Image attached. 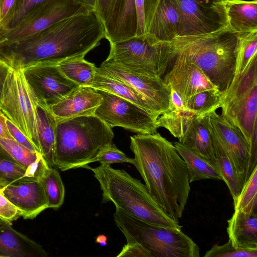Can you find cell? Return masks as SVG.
Instances as JSON below:
<instances>
[{"label":"cell","mask_w":257,"mask_h":257,"mask_svg":"<svg viewBox=\"0 0 257 257\" xmlns=\"http://www.w3.org/2000/svg\"><path fill=\"white\" fill-rule=\"evenodd\" d=\"M102 98L96 89L80 86L63 99L50 106L57 121L84 115H94Z\"/></svg>","instance_id":"obj_18"},{"label":"cell","mask_w":257,"mask_h":257,"mask_svg":"<svg viewBox=\"0 0 257 257\" xmlns=\"http://www.w3.org/2000/svg\"><path fill=\"white\" fill-rule=\"evenodd\" d=\"M38 134L41 154L50 168H54L57 120L50 107L39 100L37 105Z\"/></svg>","instance_id":"obj_24"},{"label":"cell","mask_w":257,"mask_h":257,"mask_svg":"<svg viewBox=\"0 0 257 257\" xmlns=\"http://www.w3.org/2000/svg\"><path fill=\"white\" fill-rule=\"evenodd\" d=\"M239 34L227 27L210 34L178 36L168 44L174 54L197 65L224 92L234 75Z\"/></svg>","instance_id":"obj_3"},{"label":"cell","mask_w":257,"mask_h":257,"mask_svg":"<svg viewBox=\"0 0 257 257\" xmlns=\"http://www.w3.org/2000/svg\"><path fill=\"white\" fill-rule=\"evenodd\" d=\"M256 49L257 31L239 33L233 79L245 70L251 60L256 55Z\"/></svg>","instance_id":"obj_34"},{"label":"cell","mask_w":257,"mask_h":257,"mask_svg":"<svg viewBox=\"0 0 257 257\" xmlns=\"http://www.w3.org/2000/svg\"><path fill=\"white\" fill-rule=\"evenodd\" d=\"M77 3L85 7L89 11H93L96 0H75Z\"/></svg>","instance_id":"obj_49"},{"label":"cell","mask_w":257,"mask_h":257,"mask_svg":"<svg viewBox=\"0 0 257 257\" xmlns=\"http://www.w3.org/2000/svg\"><path fill=\"white\" fill-rule=\"evenodd\" d=\"M90 87L107 91L130 101L158 117L161 115L157 107L151 101L123 82L96 72Z\"/></svg>","instance_id":"obj_25"},{"label":"cell","mask_w":257,"mask_h":257,"mask_svg":"<svg viewBox=\"0 0 257 257\" xmlns=\"http://www.w3.org/2000/svg\"><path fill=\"white\" fill-rule=\"evenodd\" d=\"M115 0H96L94 12L103 25L106 22Z\"/></svg>","instance_id":"obj_44"},{"label":"cell","mask_w":257,"mask_h":257,"mask_svg":"<svg viewBox=\"0 0 257 257\" xmlns=\"http://www.w3.org/2000/svg\"><path fill=\"white\" fill-rule=\"evenodd\" d=\"M0 191L25 219H33L48 208L47 200L40 180L10 184L1 188Z\"/></svg>","instance_id":"obj_16"},{"label":"cell","mask_w":257,"mask_h":257,"mask_svg":"<svg viewBox=\"0 0 257 257\" xmlns=\"http://www.w3.org/2000/svg\"><path fill=\"white\" fill-rule=\"evenodd\" d=\"M48 202V208L58 209L64 202L65 187L58 170L48 169L40 180Z\"/></svg>","instance_id":"obj_33"},{"label":"cell","mask_w":257,"mask_h":257,"mask_svg":"<svg viewBox=\"0 0 257 257\" xmlns=\"http://www.w3.org/2000/svg\"><path fill=\"white\" fill-rule=\"evenodd\" d=\"M21 216L17 208L0 191V218L12 222Z\"/></svg>","instance_id":"obj_41"},{"label":"cell","mask_w":257,"mask_h":257,"mask_svg":"<svg viewBox=\"0 0 257 257\" xmlns=\"http://www.w3.org/2000/svg\"><path fill=\"white\" fill-rule=\"evenodd\" d=\"M172 53L173 57L170 64L172 65L163 80L170 89L178 93L184 104L190 97L202 91L219 90L197 65L185 57Z\"/></svg>","instance_id":"obj_15"},{"label":"cell","mask_w":257,"mask_h":257,"mask_svg":"<svg viewBox=\"0 0 257 257\" xmlns=\"http://www.w3.org/2000/svg\"><path fill=\"white\" fill-rule=\"evenodd\" d=\"M173 1L179 16L178 36L210 34L228 27L223 0Z\"/></svg>","instance_id":"obj_11"},{"label":"cell","mask_w":257,"mask_h":257,"mask_svg":"<svg viewBox=\"0 0 257 257\" xmlns=\"http://www.w3.org/2000/svg\"><path fill=\"white\" fill-rule=\"evenodd\" d=\"M17 0H0V29L13 11Z\"/></svg>","instance_id":"obj_45"},{"label":"cell","mask_w":257,"mask_h":257,"mask_svg":"<svg viewBox=\"0 0 257 257\" xmlns=\"http://www.w3.org/2000/svg\"><path fill=\"white\" fill-rule=\"evenodd\" d=\"M95 162L110 165L113 163H128L134 165L135 163L134 158H128L112 143L89 160L88 164Z\"/></svg>","instance_id":"obj_40"},{"label":"cell","mask_w":257,"mask_h":257,"mask_svg":"<svg viewBox=\"0 0 257 257\" xmlns=\"http://www.w3.org/2000/svg\"><path fill=\"white\" fill-rule=\"evenodd\" d=\"M135 1L138 17L136 36L145 35L148 33L159 0H135Z\"/></svg>","instance_id":"obj_38"},{"label":"cell","mask_w":257,"mask_h":257,"mask_svg":"<svg viewBox=\"0 0 257 257\" xmlns=\"http://www.w3.org/2000/svg\"><path fill=\"white\" fill-rule=\"evenodd\" d=\"M221 109V115L239 130L249 148L257 131V85Z\"/></svg>","instance_id":"obj_17"},{"label":"cell","mask_w":257,"mask_h":257,"mask_svg":"<svg viewBox=\"0 0 257 257\" xmlns=\"http://www.w3.org/2000/svg\"><path fill=\"white\" fill-rule=\"evenodd\" d=\"M12 222L0 220V257H47L37 242L15 230Z\"/></svg>","instance_id":"obj_20"},{"label":"cell","mask_w":257,"mask_h":257,"mask_svg":"<svg viewBox=\"0 0 257 257\" xmlns=\"http://www.w3.org/2000/svg\"><path fill=\"white\" fill-rule=\"evenodd\" d=\"M83 168L93 172L102 191V203L112 202L115 207L145 221L164 227L181 229L170 217L149 191L146 185L123 170L100 163L96 168Z\"/></svg>","instance_id":"obj_4"},{"label":"cell","mask_w":257,"mask_h":257,"mask_svg":"<svg viewBox=\"0 0 257 257\" xmlns=\"http://www.w3.org/2000/svg\"><path fill=\"white\" fill-rule=\"evenodd\" d=\"M62 73L69 80L79 86H91L96 67L84 57L70 59L57 64Z\"/></svg>","instance_id":"obj_29"},{"label":"cell","mask_w":257,"mask_h":257,"mask_svg":"<svg viewBox=\"0 0 257 257\" xmlns=\"http://www.w3.org/2000/svg\"><path fill=\"white\" fill-rule=\"evenodd\" d=\"M116 257H153L151 253L139 243L127 242Z\"/></svg>","instance_id":"obj_42"},{"label":"cell","mask_w":257,"mask_h":257,"mask_svg":"<svg viewBox=\"0 0 257 257\" xmlns=\"http://www.w3.org/2000/svg\"><path fill=\"white\" fill-rule=\"evenodd\" d=\"M105 38L103 25L94 11L61 20L27 39L0 50L12 67L37 63L58 64L84 57Z\"/></svg>","instance_id":"obj_1"},{"label":"cell","mask_w":257,"mask_h":257,"mask_svg":"<svg viewBox=\"0 0 257 257\" xmlns=\"http://www.w3.org/2000/svg\"><path fill=\"white\" fill-rule=\"evenodd\" d=\"M234 206V210L257 213V167L243 185Z\"/></svg>","instance_id":"obj_36"},{"label":"cell","mask_w":257,"mask_h":257,"mask_svg":"<svg viewBox=\"0 0 257 257\" xmlns=\"http://www.w3.org/2000/svg\"><path fill=\"white\" fill-rule=\"evenodd\" d=\"M174 145L186 165L190 183L204 179L222 180L209 161L179 142Z\"/></svg>","instance_id":"obj_28"},{"label":"cell","mask_w":257,"mask_h":257,"mask_svg":"<svg viewBox=\"0 0 257 257\" xmlns=\"http://www.w3.org/2000/svg\"><path fill=\"white\" fill-rule=\"evenodd\" d=\"M6 116L0 110V138L14 140L6 124Z\"/></svg>","instance_id":"obj_48"},{"label":"cell","mask_w":257,"mask_h":257,"mask_svg":"<svg viewBox=\"0 0 257 257\" xmlns=\"http://www.w3.org/2000/svg\"><path fill=\"white\" fill-rule=\"evenodd\" d=\"M90 12L75 0H47L14 28L0 32V50L22 41L61 20Z\"/></svg>","instance_id":"obj_9"},{"label":"cell","mask_w":257,"mask_h":257,"mask_svg":"<svg viewBox=\"0 0 257 257\" xmlns=\"http://www.w3.org/2000/svg\"><path fill=\"white\" fill-rule=\"evenodd\" d=\"M0 146L39 180L51 168L40 153L32 152L15 140L0 138Z\"/></svg>","instance_id":"obj_27"},{"label":"cell","mask_w":257,"mask_h":257,"mask_svg":"<svg viewBox=\"0 0 257 257\" xmlns=\"http://www.w3.org/2000/svg\"><path fill=\"white\" fill-rule=\"evenodd\" d=\"M228 28L242 33L257 31V0H224Z\"/></svg>","instance_id":"obj_26"},{"label":"cell","mask_w":257,"mask_h":257,"mask_svg":"<svg viewBox=\"0 0 257 257\" xmlns=\"http://www.w3.org/2000/svg\"><path fill=\"white\" fill-rule=\"evenodd\" d=\"M107 238L104 235H99L96 239V242L99 243L101 246H105L106 244Z\"/></svg>","instance_id":"obj_50"},{"label":"cell","mask_w":257,"mask_h":257,"mask_svg":"<svg viewBox=\"0 0 257 257\" xmlns=\"http://www.w3.org/2000/svg\"><path fill=\"white\" fill-rule=\"evenodd\" d=\"M215 158L210 162L227 185L233 203L240 194L243 185L240 178L220 148L213 146Z\"/></svg>","instance_id":"obj_30"},{"label":"cell","mask_w":257,"mask_h":257,"mask_svg":"<svg viewBox=\"0 0 257 257\" xmlns=\"http://www.w3.org/2000/svg\"><path fill=\"white\" fill-rule=\"evenodd\" d=\"M223 92L216 89L202 91L190 97L185 103L187 108L196 115H202L220 107Z\"/></svg>","instance_id":"obj_32"},{"label":"cell","mask_w":257,"mask_h":257,"mask_svg":"<svg viewBox=\"0 0 257 257\" xmlns=\"http://www.w3.org/2000/svg\"><path fill=\"white\" fill-rule=\"evenodd\" d=\"M170 98L168 110L175 111L188 110L182 97L178 93L172 88H170Z\"/></svg>","instance_id":"obj_46"},{"label":"cell","mask_w":257,"mask_h":257,"mask_svg":"<svg viewBox=\"0 0 257 257\" xmlns=\"http://www.w3.org/2000/svg\"><path fill=\"white\" fill-rule=\"evenodd\" d=\"M47 0H17L15 6L0 32L10 30Z\"/></svg>","instance_id":"obj_37"},{"label":"cell","mask_w":257,"mask_h":257,"mask_svg":"<svg viewBox=\"0 0 257 257\" xmlns=\"http://www.w3.org/2000/svg\"><path fill=\"white\" fill-rule=\"evenodd\" d=\"M6 124L11 136L18 143L34 152L39 153L35 146L27 137L9 119H6Z\"/></svg>","instance_id":"obj_43"},{"label":"cell","mask_w":257,"mask_h":257,"mask_svg":"<svg viewBox=\"0 0 257 257\" xmlns=\"http://www.w3.org/2000/svg\"><path fill=\"white\" fill-rule=\"evenodd\" d=\"M23 69L39 100L49 107L80 86L67 78L56 64L37 63Z\"/></svg>","instance_id":"obj_12"},{"label":"cell","mask_w":257,"mask_h":257,"mask_svg":"<svg viewBox=\"0 0 257 257\" xmlns=\"http://www.w3.org/2000/svg\"><path fill=\"white\" fill-rule=\"evenodd\" d=\"M204 257H257V249L234 246L231 240L222 245L215 244L203 255Z\"/></svg>","instance_id":"obj_39"},{"label":"cell","mask_w":257,"mask_h":257,"mask_svg":"<svg viewBox=\"0 0 257 257\" xmlns=\"http://www.w3.org/2000/svg\"><path fill=\"white\" fill-rule=\"evenodd\" d=\"M38 101L23 69L11 67L3 90L0 110L41 153L37 119Z\"/></svg>","instance_id":"obj_8"},{"label":"cell","mask_w":257,"mask_h":257,"mask_svg":"<svg viewBox=\"0 0 257 257\" xmlns=\"http://www.w3.org/2000/svg\"><path fill=\"white\" fill-rule=\"evenodd\" d=\"M2 220L1 218H0V220Z\"/></svg>","instance_id":"obj_52"},{"label":"cell","mask_w":257,"mask_h":257,"mask_svg":"<svg viewBox=\"0 0 257 257\" xmlns=\"http://www.w3.org/2000/svg\"><path fill=\"white\" fill-rule=\"evenodd\" d=\"M196 115L188 109L185 111L168 110L157 119L159 127L167 129L171 135L180 141L184 136L191 122Z\"/></svg>","instance_id":"obj_31"},{"label":"cell","mask_w":257,"mask_h":257,"mask_svg":"<svg viewBox=\"0 0 257 257\" xmlns=\"http://www.w3.org/2000/svg\"><path fill=\"white\" fill-rule=\"evenodd\" d=\"M209 115L210 113L196 115L179 142L211 162L215 155Z\"/></svg>","instance_id":"obj_22"},{"label":"cell","mask_w":257,"mask_h":257,"mask_svg":"<svg viewBox=\"0 0 257 257\" xmlns=\"http://www.w3.org/2000/svg\"><path fill=\"white\" fill-rule=\"evenodd\" d=\"M11 66L0 57V102L4 84Z\"/></svg>","instance_id":"obj_47"},{"label":"cell","mask_w":257,"mask_h":257,"mask_svg":"<svg viewBox=\"0 0 257 257\" xmlns=\"http://www.w3.org/2000/svg\"><path fill=\"white\" fill-rule=\"evenodd\" d=\"M109 44L136 36L138 17L135 0H115L103 26Z\"/></svg>","instance_id":"obj_19"},{"label":"cell","mask_w":257,"mask_h":257,"mask_svg":"<svg viewBox=\"0 0 257 257\" xmlns=\"http://www.w3.org/2000/svg\"><path fill=\"white\" fill-rule=\"evenodd\" d=\"M96 90L102 100L94 115L110 127H121L142 134L157 133L158 116L130 101L106 91Z\"/></svg>","instance_id":"obj_10"},{"label":"cell","mask_w":257,"mask_h":257,"mask_svg":"<svg viewBox=\"0 0 257 257\" xmlns=\"http://www.w3.org/2000/svg\"><path fill=\"white\" fill-rule=\"evenodd\" d=\"M0 157L9 160H15L1 146H0Z\"/></svg>","instance_id":"obj_51"},{"label":"cell","mask_w":257,"mask_h":257,"mask_svg":"<svg viewBox=\"0 0 257 257\" xmlns=\"http://www.w3.org/2000/svg\"><path fill=\"white\" fill-rule=\"evenodd\" d=\"M224 1V0H223Z\"/></svg>","instance_id":"obj_53"},{"label":"cell","mask_w":257,"mask_h":257,"mask_svg":"<svg viewBox=\"0 0 257 257\" xmlns=\"http://www.w3.org/2000/svg\"><path fill=\"white\" fill-rule=\"evenodd\" d=\"M113 138L111 128L95 115L58 121L54 166L62 171L83 168L111 144Z\"/></svg>","instance_id":"obj_5"},{"label":"cell","mask_w":257,"mask_h":257,"mask_svg":"<svg viewBox=\"0 0 257 257\" xmlns=\"http://www.w3.org/2000/svg\"><path fill=\"white\" fill-rule=\"evenodd\" d=\"M38 180L30 170L16 161L0 157V188L21 181Z\"/></svg>","instance_id":"obj_35"},{"label":"cell","mask_w":257,"mask_h":257,"mask_svg":"<svg viewBox=\"0 0 257 257\" xmlns=\"http://www.w3.org/2000/svg\"><path fill=\"white\" fill-rule=\"evenodd\" d=\"M209 119L215 140L244 185L248 180L249 159V148L246 140L238 129L216 111L210 113Z\"/></svg>","instance_id":"obj_13"},{"label":"cell","mask_w":257,"mask_h":257,"mask_svg":"<svg viewBox=\"0 0 257 257\" xmlns=\"http://www.w3.org/2000/svg\"><path fill=\"white\" fill-rule=\"evenodd\" d=\"M179 16L173 0H159L147 34L158 42H169L178 36Z\"/></svg>","instance_id":"obj_21"},{"label":"cell","mask_w":257,"mask_h":257,"mask_svg":"<svg viewBox=\"0 0 257 257\" xmlns=\"http://www.w3.org/2000/svg\"><path fill=\"white\" fill-rule=\"evenodd\" d=\"M227 222V232L234 246L257 249V213L234 210Z\"/></svg>","instance_id":"obj_23"},{"label":"cell","mask_w":257,"mask_h":257,"mask_svg":"<svg viewBox=\"0 0 257 257\" xmlns=\"http://www.w3.org/2000/svg\"><path fill=\"white\" fill-rule=\"evenodd\" d=\"M96 72L131 85L151 101L161 114L168 110L171 90L162 77L132 71L105 62L96 67Z\"/></svg>","instance_id":"obj_14"},{"label":"cell","mask_w":257,"mask_h":257,"mask_svg":"<svg viewBox=\"0 0 257 257\" xmlns=\"http://www.w3.org/2000/svg\"><path fill=\"white\" fill-rule=\"evenodd\" d=\"M173 55L168 42H159L148 34L110 44L106 63L153 76H162Z\"/></svg>","instance_id":"obj_7"},{"label":"cell","mask_w":257,"mask_h":257,"mask_svg":"<svg viewBox=\"0 0 257 257\" xmlns=\"http://www.w3.org/2000/svg\"><path fill=\"white\" fill-rule=\"evenodd\" d=\"M113 216L127 242L139 243L153 257L200 256L198 246L181 229L145 221L117 208Z\"/></svg>","instance_id":"obj_6"},{"label":"cell","mask_w":257,"mask_h":257,"mask_svg":"<svg viewBox=\"0 0 257 257\" xmlns=\"http://www.w3.org/2000/svg\"><path fill=\"white\" fill-rule=\"evenodd\" d=\"M134 164L165 212L178 221L190 191L186 165L174 145L159 133L131 137Z\"/></svg>","instance_id":"obj_2"}]
</instances>
